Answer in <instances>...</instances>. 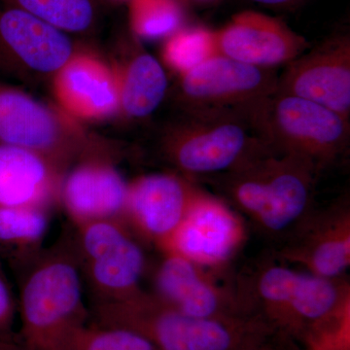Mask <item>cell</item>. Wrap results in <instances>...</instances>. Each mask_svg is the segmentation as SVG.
<instances>
[{
    "label": "cell",
    "mask_w": 350,
    "mask_h": 350,
    "mask_svg": "<svg viewBox=\"0 0 350 350\" xmlns=\"http://www.w3.org/2000/svg\"><path fill=\"white\" fill-rule=\"evenodd\" d=\"M64 234L23 269L17 342L24 350H77L90 323L73 232Z\"/></svg>",
    "instance_id": "cell-1"
},
{
    "label": "cell",
    "mask_w": 350,
    "mask_h": 350,
    "mask_svg": "<svg viewBox=\"0 0 350 350\" xmlns=\"http://www.w3.org/2000/svg\"><path fill=\"white\" fill-rule=\"evenodd\" d=\"M90 321L137 331L158 350H257L271 327L259 317H196L140 290L121 300L92 303Z\"/></svg>",
    "instance_id": "cell-2"
},
{
    "label": "cell",
    "mask_w": 350,
    "mask_h": 350,
    "mask_svg": "<svg viewBox=\"0 0 350 350\" xmlns=\"http://www.w3.org/2000/svg\"><path fill=\"white\" fill-rule=\"evenodd\" d=\"M264 107L181 109V115L163 133V156L186 176L207 177L273 151L262 126Z\"/></svg>",
    "instance_id": "cell-3"
},
{
    "label": "cell",
    "mask_w": 350,
    "mask_h": 350,
    "mask_svg": "<svg viewBox=\"0 0 350 350\" xmlns=\"http://www.w3.org/2000/svg\"><path fill=\"white\" fill-rule=\"evenodd\" d=\"M319 170L301 157L269 151L207 178L264 231L280 234L308 217Z\"/></svg>",
    "instance_id": "cell-4"
},
{
    "label": "cell",
    "mask_w": 350,
    "mask_h": 350,
    "mask_svg": "<svg viewBox=\"0 0 350 350\" xmlns=\"http://www.w3.org/2000/svg\"><path fill=\"white\" fill-rule=\"evenodd\" d=\"M253 296L251 313L257 305L271 323L300 338L310 327L349 308L345 289L336 280L284 265L262 267L253 280Z\"/></svg>",
    "instance_id": "cell-5"
},
{
    "label": "cell",
    "mask_w": 350,
    "mask_h": 350,
    "mask_svg": "<svg viewBox=\"0 0 350 350\" xmlns=\"http://www.w3.org/2000/svg\"><path fill=\"white\" fill-rule=\"evenodd\" d=\"M262 121L273 151L305 158L319 170L349 148V120L305 98L275 93L265 105Z\"/></svg>",
    "instance_id": "cell-6"
},
{
    "label": "cell",
    "mask_w": 350,
    "mask_h": 350,
    "mask_svg": "<svg viewBox=\"0 0 350 350\" xmlns=\"http://www.w3.org/2000/svg\"><path fill=\"white\" fill-rule=\"evenodd\" d=\"M76 252L92 303L121 300L142 290L146 260L121 219L75 226Z\"/></svg>",
    "instance_id": "cell-7"
},
{
    "label": "cell",
    "mask_w": 350,
    "mask_h": 350,
    "mask_svg": "<svg viewBox=\"0 0 350 350\" xmlns=\"http://www.w3.org/2000/svg\"><path fill=\"white\" fill-rule=\"evenodd\" d=\"M0 144L36 152L68 170L98 150L68 116L0 79Z\"/></svg>",
    "instance_id": "cell-8"
},
{
    "label": "cell",
    "mask_w": 350,
    "mask_h": 350,
    "mask_svg": "<svg viewBox=\"0 0 350 350\" xmlns=\"http://www.w3.org/2000/svg\"><path fill=\"white\" fill-rule=\"evenodd\" d=\"M181 109H259L273 96L275 69L259 68L224 56H214L181 73Z\"/></svg>",
    "instance_id": "cell-9"
},
{
    "label": "cell",
    "mask_w": 350,
    "mask_h": 350,
    "mask_svg": "<svg viewBox=\"0 0 350 350\" xmlns=\"http://www.w3.org/2000/svg\"><path fill=\"white\" fill-rule=\"evenodd\" d=\"M75 52L68 33L0 2V76L23 81L55 76Z\"/></svg>",
    "instance_id": "cell-10"
},
{
    "label": "cell",
    "mask_w": 350,
    "mask_h": 350,
    "mask_svg": "<svg viewBox=\"0 0 350 350\" xmlns=\"http://www.w3.org/2000/svg\"><path fill=\"white\" fill-rule=\"evenodd\" d=\"M275 93L313 101L350 120L349 32H333L287 64Z\"/></svg>",
    "instance_id": "cell-11"
},
{
    "label": "cell",
    "mask_w": 350,
    "mask_h": 350,
    "mask_svg": "<svg viewBox=\"0 0 350 350\" xmlns=\"http://www.w3.org/2000/svg\"><path fill=\"white\" fill-rule=\"evenodd\" d=\"M213 38L219 56L259 68L289 64L310 48L282 18L251 10L232 16Z\"/></svg>",
    "instance_id": "cell-12"
},
{
    "label": "cell",
    "mask_w": 350,
    "mask_h": 350,
    "mask_svg": "<svg viewBox=\"0 0 350 350\" xmlns=\"http://www.w3.org/2000/svg\"><path fill=\"white\" fill-rule=\"evenodd\" d=\"M64 174L59 202L73 226L125 213L129 184L103 148L76 161Z\"/></svg>",
    "instance_id": "cell-13"
},
{
    "label": "cell",
    "mask_w": 350,
    "mask_h": 350,
    "mask_svg": "<svg viewBox=\"0 0 350 350\" xmlns=\"http://www.w3.org/2000/svg\"><path fill=\"white\" fill-rule=\"evenodd\" d=\"M199 193L176 174L144 175L129 184L123 221L142 238L163 248Z\"/></svg>",
    "instance_id": "cell-14"
},
{
    "label": "cell",
    "mask_w": 350,
    "mask_h": 350,
    "mask_svg": "<svg viewBox=\"0 0 350 350\" xmlns=\"http://www.w3.org/2000/svg\"><path fill=\"white\" fill-rule=\"evenodd\" d=\"M236 214L220 200L199 193L163 250L202 266L228 261L243 239Z\"/></svg>",
    "instance_id": "cell-15"
},
{
    "label": "cell",
    "mask_w": 350,
    "mask_h": 350,
    "mask_svg": "<svg viewBox=\"0 0 350 350\" xmlns=\"http://www.w3.org/2000/svg\"><path fill=\"white\" fill-rule=\"evenodd\" d=\"M68 169L36 152L0 144V207L50 208Z\"/></svg>",
    "instance_id": "cell-16"
},
{
    "label": "cell",
    "mask_w": 350,
    "mask_h": 350,
    "mask_svg": "<svg viewBox=\"0 0 350 350\" xmlns=\"http://www.w3.org/2000/svg\"><path fill=\"white\" fill-rule=\"evenodd\" d=\"M155 296L170 308L196 317H252L223 298L190 260L165 252L155 275Z\"/></svg>",
    "instance_id": "cell-17"
},
{
    "label": "cell",
    "mask_w": 350,
    "mask_h": 350,
    "mask_svg": "<svg viewBox=\"0 0 350 350\" xmlns=\"http://www.w3.org/2000/svg\"><path fill=\"white\" fill-rule=\"evenodd\" d=\"M55 92L69 114L103 118L119 110L118 73L84 55H75L55 75Z\"/></svg>",
    "instance_id": "cell-18"
},
{
    "label": "cell",
    "mask_w": 350,
    "mask_h": 350,
    "mask_svg": "<svg viewBox=\"0 0 350 350\" xmlns=\"http://www.w3.org/2000/svg\"><path fill=\"white\" fill-rule=\"evenodd\" d=\"M333 217L306 229L289 256L305 265L308 273L337 280L350 264L349 219L345 214Z\"/></svg>",
    "instance_id": "cell-19"
},
{
    "label": "cell",
    "mask_w": 350,
    "mask_h": 350,
    "mask_svg": "<svg viewBox=\"0 0 350 350\" xmlns=\"http://www.w3.org/2000/svg\"><path fill=\"white\" fill-rule=\"evenodd\" d=\"M119 109L130 118L142 119L155 111L167 91L162 64L147 53H140L118 73Z\"/></svg>",
    "instance_id": "cell-20"
},
{
    "label": "cell",
    "mask_w": 350,
    "mask_h": 350,
    "mask_svg": "<svg viewBox=\"0 0 350 350\" xmlns=\"http://www.w3.org/2000/svg\"><path fill=\"white\" fill-rule=\"evenodd\" d=\"M50 208L38 206L0 207V252L24 269L40 254L50 227Z\"/></svg>",
    "instance_id": "cell-21"
},
{
    "label": "cell",
    "mask_w": 350,
    "mask_h": 350,
    "mask_svg": "<svg viewBox=\"0 0 350 350\" xmlns=\"http://www.w3.org/2000/svg\"><path fill=\"white\" fill-rule=\"evenodd\" d=\"M31 14L66 33L96 31L103 16V0H0Z\"/></svg>",
    "instance_id": "cell-22"
},
{
    "label": "cell",
    "mask_w": 350,
    "mask_h": 350,
    "mask_svg": "<svg viewBox=\"0 0 350 350\" xmlns=\"http://www.w3.org/2000/svg\"><path fill=\"white\" fill-rule=\"evenodd\" d=\"M214 56L219 55L214 43L213 31L204 29L175 34L163 51L165 62L179 75Z\"/></svg>",
    "instance_id": "cell-23"
},
{
    "label": "cell",
    "mask_w": 350,
    "mask_h": 350,
    "mask_svg": "<svg viewBox=\"0 0 350 350\" xmlns=\"http://www.w3.org/2000/svg\"><path fill=\"white\" fill-rule=\"evenodd\" d=\"M77 350H158L148 338L125 327L89 324L80 333Z\"/></svg>",
    "instance_id": "cell-24"
},
{
    "label": "cell",
    "mask_w": 350,
    "mask_h": 350,
    "mask_svg": "<svg viewBox=\"0 0 350 350\" xmlns=\"http://www.w3.org/2000/svg\"><path fill=\"white\" fill-rule=\"evenodd\" d=\"M180 22L178 9L170 0H139L133 13V31L147 38H162L175 31Z\"/></svg>",
    "instance_id": "cell-25"
},
{
    "label": "cell",
    "mask_w": 350,
    "mask_h": 350,
    "mask_svg": "<svg viewBox=\"0 0 350 350\" xmlns=\"http://www.w3.org/2000/svg\"><path fill=\"white\" fill-rule=\"evenodd\" d=\"M18 319V301L9 285L0 264V338L17 340L15 329Z\"/></svg>",
    "instance_id": "cell-26"
},
{
    "label": "cell",
    "mask_w": 350,
    "mask_h": 350,
    "mask_svg": "<svg viewBox=\"0 0 350 350\" xmlns=\"http://www.w3.org/2000/svg\"><path fill=\"white\" fill-rule=\"evenodd\" d=\"M260 5L276 9V10H294L301 5L306 0H250Z\"/></svg>",
    "instance_id": "cell-27"
},
{
    "label": "cell",
    "mask_w": 350,
    "mask_h": 350,
    "mask_svg": "<svg viewBox=\"0 0 350 350\" xmlns=\"http://www.w3.org/2000/svg\"><path fill=\"white\" fill-rule=\"evenodd\" d=\"M0 350H24L17 340H6L0 338Z\"/></svg>",
    "instance_id": "cell-28"
},
{
    "label": "cell",
    "mask_w": 350,
    "mask_h": 350,
    "mask_svg": "<svg viewBox=\"0 0 350 350\" xmlns=\"http://www.w3.org/2000/svg\"><path fill=\"white\" fill-rule=\"evenodd\" d=\"M196 1L204 2V3H207V2H213L215 1V0H196Z\"/></svg>",
    "instance_id": "cell-29"
},
{
    "label": "cell",
    "mask_w": 350,
    "mask_h": 350,
    "mask_svg": "<svg viewBox=\"0 0 350 350\" xmlns=\"http://www.w3.org/2000/svg\"><path fill=\"white\" fill-rule=\"evenodd\" d=\"M257 350H273V349H271V347H269V345H266V347H262V349H259Z\"/></svg>",
    "instance_id": "cell-30"
},
{
    "label": "cell",
    "mask_w": 350,
    "mask_h": 350,
    "mask_svg": "<svg viewBox=\"0 0 350 350\" xmlns=\"http://www.w3.org/2000/svg\"><path fill=\"white\" fill-rule=\"evenodd\" d=\"M170 1L176 2V1H177V0H170Z\"/></svg>",
    "instance_id": "cell-31"
}]
</instances>
